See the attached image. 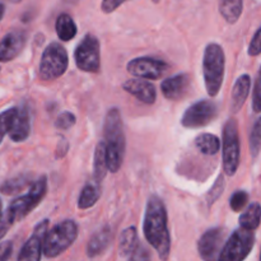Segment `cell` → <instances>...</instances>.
I'll return each instance as SVG.
<instances>
[{
	"label": "cell",
	"instance_id": "obj_1",
	"mask_svg": "<svg viewBox=\"0 0 261 261\" xmlns=\"http://www.w3.org/2000/svg\"><path fill=\"white\" fill-rule=\"evenodd\" d=\"M143 232L148 244L157 251L162 261H167L171 252V236L165 203L157 195L148 199Z\"/></svg>",
	"mask_w": 261,
	"mask_h": 261
},
{
	"label": "cell",
	"instance_id": "obj_2",
	"mask_svg": "<svg viewBox=\"0 0 261 261\" xmlns=\"http://www.w3.org/2000/svg\"><path fill=\"white\" fill-rule=\"evenodd\" d=\"M103 143L106 147L107 168L110 172L116 173L124 162L126 139H125L124 122L121 112L114 107L107 111L103 122Z\"/></svg>",
	"mask_w": 261,
	"mask_h": 261
},
{
	"label": "cell",
	"instance_id": "obj_3",
	"mask_svg": "<svg viewBox=\"0 0 261 261\" xmlns=\"http://www.w3.org/2000/svg\"><path fill=\"white\" fill-rule=\"evenodd\" d=\"M224 70H226V55L224 50L218 43H209L204 50L203 75L206 92L211 97L219 93L223 84Z\"/></svg>",
	"mask_w": 261,
	"mask_h": 261
},
{
	"label": "cell",
	"instance_id": "obj_4",
	"mask_svg": "<svg viewBox=\"0 0 261 261\" xmlns=\"http://www.w3.org/2000/svg\"><path fill=\"white\" fill-rule=\"evenodd\" d=\"M46 193H47V177L46 176H41L35 182H32L28 193L14 199L10 203L7 212L3 214L14 226L17 222H20L22 219H24L43 200V198L46 196Z\"/></svg>",
	"mask_w": 261,
	"mask_h": 261
},
{
	"label": "cell",
	"instance_id": "obj_5",
	"mask_svg": "<svg viewBox=\"0 0 261 261\" xmlns=\"http://www.w3.org/2000/svg\"><path fill=\"white\" fill-rule=\"evenodd\" d=\"M76 237H78V226L73 219L60 222L46 233L42 254L48 259L58 257L74 244Z\"/></svg>",
	"mask_w": 261,
	"mask_h": 261
},
{
	"label": "cell",
	"instance_id": "obj_6",
	"mask_svg": "<svg viewBox=\"0 0 261 261\" xmlns=\"http://www.w3.org/2000/svg\"><path fill=\"white\" fill-rule=\"evenodd\" d=\"M69 65L68 53L61 43L51 42L41 56L38 75L42 81L50 82L60 78Z\"/></svg>",
	"mask_w": 261,
	"mask_h": 261
},
{
	"label": "cell",
	"instance_id": "obj_7",
	"mask_svg": "<svg viewBox=\"0 0 261 261\" xmlns=\"http://www.w3.org/2000/svg\"><path fill=\"white\" fill-rule=\"evenodd\" d=\"M222 158H223V171L226 175L233 176L240 166V134L239 124L236 119H228L223 127L222 138Z\"/></svg>",
	"mask_w": 261,
	"mask_h": 261
},
{
	"label": "cell",
	"instance_id": "obj_8",
	"mask_svg": "<svg viewBox=\"0 0 261 261\" xmlns=\"http://www.w3.org/2000/svg\"><path fill=\"white\" fill-rule=\"evenodd\" d=\"M255 245V232L239 228L228 236L218 261H244Z\"/></svg>",
	"mask_w": 261,
	"mask_h": 261
},
{
	"label": "cell",
	"instance_id": "obj_9",
	"mask_svg": "<svg viewBox=\"0 0 261 261\" xmlns=\"http://www.w3.org/2000/svg\"><path fill=\"white\" fill-rule=\"evenodd\" d=\"M75 65L86 73H98L101 68V45L96 36L88 35L82 38L74 51Z\"/></svg>",
	"mask_w": 261,
	"mask_h": 261
},
{
	"label": "cell",
	"instance_id": "obj_10",
	"mask_svg": "<svg viewBox=\"0 0 261 261\" xmlns=\"http://www.w3.org/2000/svg\"><path fill=\"white\" fill-rule=\"evenodd\" d=\"M218 116V106L211 99H201L191 105L182 115L181 124L188 129H199L213 122Z\"/></svg>",
	"mask_w": 261,
	"mask_h": 261
},
{
	"label": "cell",
	"instance_id": "obj_11",
	"mask_svg": "<svg viewBox=\"0 0 261 261\" xmlns=\"http://www.w3.org/2000/svg\"><path fill=\"white\" fill-rule=\"evenodd\" d=\"M127 71L138 79L155 81L165 75L170 69V65L163 60L154 58H135L126 65Z\"/></svg>",
	"mask_w": 261,
	"mask_h": 261
},
{
	"label": "cell",
	"instance_id": "obj_12",
	"mask_svg": "<svg viewBox=\"0 0 261 261\" xmlns=\"http://www.w3.org/2000/svg\"><path fill=\"white\" fill-rule=\"evenodd\" d=\"M228 239V231L224 227L208 229L198 242V251L204 261H218L224 242Z\"/></svg>",
	"mask_w": 261,
	"mask_h": 261
},
{
	"label": "cell",
	"instance_id": "obj_13",
	"mask_svg": "<svg viewBox=\"0 0 261 261\" xmlns=\"http://www.w3.org/2000/svg\"><path fill=\"white\" fill-rule=\"evenodd\" d=\"M48 219H43L33 229L32 234L20 249L17 261H41L43 240L48 231Z\"/></svg>",
	"mask_w": 261,
	"mask_h": 261
},
{
	"label": "cell",
	"instance_id": "obj_14",
	"mask_svg": "<svg viewBox=\"0 0 261 261\" xmlns=\"http://www.w3.org/2000/svg\"><path fill=\"white\" fill-rule=\"evenodd\" d=\"M27 42L24 31L14 30L4 36L0 41V63H8L17 58Z\"/></svg>",
	"mask_w": 261,
	"mask_h": 261
},
{
	"label": "cell",
	"instance_id": "obj_15",
	"mask_svg": "<svg viewBox=\"0 0 261 261\" xmlns=\"http://www.w3.org/2000/svg\"><path fill=\"white\" fill-rule=\"evenodd\" d=\"M161 91L165 98L178 101L188 96L190 92V78L188 74H177L165 79L161 84Z\"/></svg>",
	"mask_w": 261,
	"mask_h": 261
},
{
	"label": "cell",
	"instance_id": "obj_16",
	"mask_svg": "<svg viewBox=\"0 0 261 261\" xmlns=\"http://www.w3.org/2000/svg\"><path fill=\"white\" fill-rule=\"evenodd\" d=\"M122 88L145 105H153L157 99L155 87L145 79H129L122 84Z\"/></svg>",
	"mask_w": 261,
	"mask_h": 261
},
{
	"label": "cell",
	"instance_id": "obj_17",
	"mask_svg": "<svg viewBox=\"0 0 261 261\" xmlns=\"http://www.w3.org/2000/svg\"><path fill=\"white\" fill-rule=\"evenodd\" d=\"M31 110L28 105H23L18 109L9 130V138L15 143H22L28 139L31 134Z\"/></svg>",
	"mask_w": 261,
	"mask_h": 261
},
{
	"label": "cell",
	"instance_id": "obj_18",
	"mask_svg": "<svg viewBox=\"0 0 261 261\" xmlns=\"http://www.w3.org/2000/svg\"><path fill=\"white\" fill-rule=\"evenodd\" d=\"M112 241V231L111 227L109 224L103 226L102 228H99L93 236L89 239L88 244H87V256L93 259V257L99 256V255L103 254L107 250V247L110 246Z\"/></svg>",
	"mask_w": 261,
	"mask_h": 261
},
{
	"label": "cell",
	"instance_id": "obj_19",
	"mask_svg": "<svg viewBox=\"0 0 261 261\" xmlns=\"http://www.w3.org/2000/svg\"><path fill=\"white\" fill-rule=\"evenodd\" d=\"M250 89H251V78L249 74H244L237 79L233 86V91H232L231 111L233 114H237L244 107L250 94Z\"/></svg>",
	"mask_w": 261,
	"mask_h": 261
},
{
	"label": "cell",
	"instance_id": "obj_20",
	"mask_svg": "<svg viewBox=\"0 0 261 261\" xmlns=\"http://www.w3.org/2000/svg\"><path fill=\"white\" fill-rule=\"evenodd\" d=\"M101 184L96 182L94 180L88 181V182L84 185V188L82 189V193L81 195H79L78 208L82 209V211H86V209L94 206L97 201H98V199L101 198Z\"/></svg>",
	"mask_w": 261,
	"mask_h": 261
},
{
	"label": "cell",
	"instance_id": "obj_21",
	"mask_svg": "<svg viewBox=\"0 0 261 261\" xmlns=\"http://www.w3.org/2000/svg\"><path fill=\"white\" fill-rule=\"evenodd\" d=\"M55 31L58 37L61 41H71L76 36L78 32V27H76L75 22L73 18L68 14V13H61L55 22Z\"/></svg>",
	"mask_w": 261,
	"mask_h": 261
},
{
	"label": "cell",
	"instance_id": "obj_22",
	"mask_svg": "<svg viewBox=\"0 0 261 261\" xmlns=\"http://www.w3.org/2000/svg\"><path fill=\"white\" fill-rule=\"evenodd\" d=\"M244 12V0H219V13L229 24L239 22Z\"/></svg>",
	"mask_w": 261,
	"mask_h": 261
},
{
	"label": "cell",
	"instance_id": "obj_23",
	"mask_svg": "<svg viewBox=\"0 0 261 261\" xmlns=\"http://www.w3.org/2000/svg\"><path fill=\"white\" fill-rule=\"evenodd\" d=\"M109 168H107V157H106V147L103 142H99L96 145L93 158V178L96 182L101 184L103 178L106 177Z\"/></svg>",
	"mask_w": 261,
	"mask_h": 261
},
{
	"label": "cell",
	"instance_id": "obj_24",
	"mask_svg": "<svg viewBox=\"0 0 261 261\" xmlns=\"http://www.w3.org/2000/svg\"><path fill=\"white\" fill-rule=\"evenodd\" d=\"M196 149L204 155H216L221 149V140L218 137L209 133H203L198 135L194 140Z\"/></svg>",
	"mask_w": 261,
	"mask_h": 261
},
{
	"label": "cell",
	"instance_id": "obj_25",
	"mask_svg": "<svg viewBox=\"0 0 261 261\" xmlns=\"http://www.w3.org/2000/svg\"><path fill=\"white\" fill-rule=\"evenodd\" d=\"M260 216L261 208L259 203H251L247 206L246 211L241 214L239 219L240 228L247 229V231H254L259 228L260 226Z\"/></svg>",
	"mask_w": 261,
	"mask_h": 261
},
{
	"label": "cell",
	"instance_id": "obj_26",
	"mask_svg": "<svg viewBox=\"0 0 261 261\" xmlns=\"http://www.w3.org/2000/svg\"><path fill=\"white\" fill-rule=\"evenodd\" d=\"M138 245V232L134 226L124 229L119 240V254L121 257L130 256Z\"/></svg>",
	"mask_w": 261,
	"mask_h": 261
},
{
	"label": "cell",
	"instance_id": "obj_27",
	"mask_svg": "<svg viewBox=\"0 0 261 261\" xmlns=\"http://www.w3.org/2000/svg\"><path fill=\"white\" fill-rule=\"evenodd\" d=\"M31 176L30 175H19L15 177L7 180L2 186H0V193L5 195H13L19 191L24 190L27 186H31Z\"/></svg>",
	"mask_w": 261,
	"mask_h": 261
},
{
	"label": "cell",
	"instance_id": "obj_28",
	"mask_svg": "<svg viewBox=\"0 0 261 261\" xmlns=\"http://www.w3.org/2000/svg\"><path fill=\"white\" fill-rule=\"evenodd\" d=\"M15 114H17V107H12L0 114V144L5 135L9 134V130L12 127L13 120H14Z\"/></svg>",
	"mask_w": 261,
	"mask_h": 261
},
{
	"label": "cell",
	"instance_id": "obj_29",
	"mask_svg": "<svg viewBox=\"0 0 261 261\" xmlns=\"http://www.w3.org/2000/svg\"><path fill=\"white\" fill-rule=\"evenodd\" d=\"M261 147V120L257 119L254 122L250 133V150H251L252 158H257Z\"/></svg>",
	"mask_w": 261,
	"mask_h": 261
},
{
	"label": "cell",
	"instance_id": "obj_30",
	"mask_svg": "<svg viewBox=\"0 0 261 261\" xmlns=\"http://www.w3.org/2000/svg\"><path fill=\"white\" fill-rule=\"evenodd\" d=\"M224 188H226L224 176L219 175L218 178H217V181L214 182V185L212 186V189L208 191V194H206V204H208V206L213 205V204L221 198V195L224 191Z\"/></svg>",
	"mask_w": 261,
	"mask_h": 261
},
{
	"label": "cell",
	"instance_id": "obj_31",
	"mask_svg": "<svg viewBox=\"0 0 261 261\" xmlns=\"http://www.w3.org/2000/svg\"><path fill=\"white\" fill-rule=\"evenodd\" d=\"M249 194L246 193V191L244 190H237L234 191L233 195L231 196V199H229V206H231V209L233 212H241L242 209L245 208V206L247 205V203H249Z\"/></svg>",
	"mask_w": 261,
	"mask_h": 261
},
{
	"label": "cell",
	"instance_id": "obj_32",
	"mask_svg": "<svg viewBox=\"0 0 261 261\" xmlns=\"http://www.w3.org/2000/svg\"><path fill=\"white\" fill-rule=\"evenodd\" d=\"M76 117L73 112L64 111L56 117L55 120V127L59 130H69L75 125Z\"/></svg>",
	"mask_w": 261,
	"mask_h": 261
},
{
	"label": "cell",
	"instance_id": "obj_33",
	"mask_svg": "<svg viewBox=\"0 0 261 261\" xmlns=\"http://www.w3.org/2000/svg\"><path fill=\"white\" fill-rule=\"evenodd\" d=\"M152 256H150V251L147 249V246H144L143 244H138L135 246L134 251L130 254L129 261H150Z\"/></svg>",
	"mask_w": 261,
	"mask_h": 261
},
{
	"label": "cell",
	"instance_id": "obj_34",
	"mask_svg": "<svg viewBox=\"0 0 261 261\" xmlns=\"http://www.w3.org/2000/svg\"><path fill=\"white\" fill-rule=\"evenodd\" d=\"M260 75L257 74L256 79H255L254 84V91H252V110H254L256 114H259L261 111V99H260Z\"/></svg>",
	"mask_w": 261,
	"mask_h": 261
},
{
	"label": "cell",
	"instance_id": "obj_35",
	"mask_svg": "<svg viewBox=\"0 0 261 261\" xmlns=\"http://www.w3.org/2000/svg\"><path fill=\"white\" fill-rule=\"evenodd\" d=\"M125 2H129V0H102L101 9L105 14H110V13H114L115 10L119 9Z\"/></svg>",
	"mask_w": 261,
	"mask_h": 261
},
{
	"label": "cell",
	"instance_id": "obj_36",
	"mask_svg": "<svg viewBox=\"0 0 261 261\" xmlns=\"http://www.w3.org/2000/svg\"><path fill=\"white\" fill-rule=\"evenodd\" d=\"M260 33L261 30L257 28L256 32L254 33V37H252L251 42H250L249 46V55L250 56H257L261 51V46H260Z\"/></svg>",
	"mask_w": 261,
	"mask_h": 261
},
{
	"label": "cell",
	"instance_id": "obj_37",
	"mask_svg": "<svg viewBox=\"0 0 261 261\" xmlns=\"http://www.w3.org/2000/svg\"><path fill=\"white\" fill-rule=\"evenodd\" d=\"M13 254V244L10 241L0 242V261H8Z\"/></svg>",
	"mask_w": 261,
	"mask_h": 261
},
{
	"label": "cell",
	"instance_id": "obj_38",
	"mask_svg": "<svg viewBox=\"0 0 261 261\" xmlns=\"http://www.w3.org/2000/svg\"><path fill=\"white\" fill-rule=\"evenodd\" d=\"M12 227H13V224L10 223V222L8 221L7 217L3 214L2 218H0V240H2L3 237L8 233V231H9Z\"/></svg>",
	"mask_w": 261,
	"mask_h": 261
},
{
	"label": "cell",
	"instance_id": "obj_39",
	"mask_svg": "<svg viewBox=\"0 0 261 261\" xmlns=\"http://www.w3.org/2000/svg\"><path fill=\"white\" fill-rule=\"evenodd\" d=\"M68 149H69V143L65 142V140L60 142V144H59L58 149H56V157H58V158H63L64 155L66 154V152H68Z\"/></svg>",
	"mask_w": 261,
	"mask_h": 261
},
{
	"label": "cell",
	"instance_id": "obj_40",
	"mask_svg": "<svg viewBox=\"0 0 261 261\" xmlns=\"http://www.w3.org/2000/svg\"><path fill=\"white\" fill-rule=\"evenodd\" d=\"M4 13H5V5L0 3V20H2L3 17H4Z\"/></svg>",
	"mask_w": 261,
	"mask_h": 261
},
{
	"label": "cell",
	"instance_id": "obj_41",
	"mask_svg": "<svg viewBox=\"0 0 261 261\" xmlns=\"http://www.w3.org/2000/svg\"><path fill=\"white\" fill-rule=\"evenodd\" d=\"M3 216V203H2V199H0V218Z\"/></svg>",
	"mask_w": 261,
	"mask_h": 261
},
{
	"label": "cell",
	"instance_id": "obj_42",
	"mask_svg": "<svg viewBox=\"0 0 261 261\" xmlns=\"http://www.w3.org/2000/svg\"><path fill=\"white\" fill-rule=\"evenodd\" d=\"M10 2H12V3H19V2H22V0H10Z\"/></svg>",
	"mask_w": 261,
	"mask_h": 261
},
{
	"label": "cell",
	"instance_id": "obj_43",
	"mask_svg": "<svg viewBox=\"0 0 261 261\" xmlns=\"http://www.w3.org/2000/svg\"><path fill=\"white\" fill-rule=\"evenodd\" d=\"M152 2H153V3H154V4H158V3H160V2H161V0H152Z\"/></svg>",
	"mask_w": 261,
	"mask_h": 261
}]
</instances>
